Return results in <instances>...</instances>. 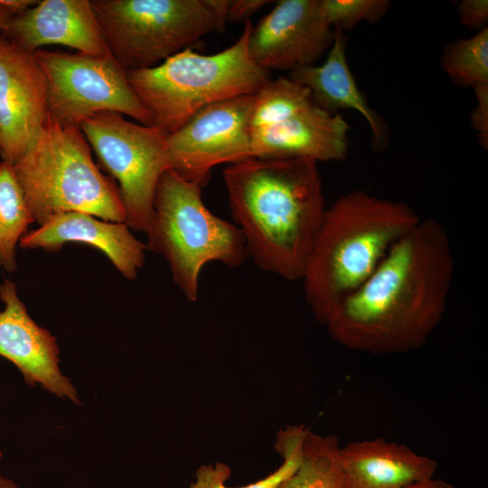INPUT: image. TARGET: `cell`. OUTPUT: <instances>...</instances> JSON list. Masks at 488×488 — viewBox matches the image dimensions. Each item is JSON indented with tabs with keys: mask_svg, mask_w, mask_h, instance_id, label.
<instances>
[{
	"mask_svg": "<svg viewBox=\"0 0 488 488\" xmlns=\"http://www.w3.org/2000/svg\"><path fill=\"white\" fill-rule=\"evenodd\" d=\"M0 355L12 361L31 387L40 385L61 399L80 405L78 391L60 369L56 338L28 314L13 281L0 284Z\"/></svg>",
	"mask_w": 488,
	"mask_h": 488,
	"instance_id": "obj_13",
	"label": "cell"
},
{
	"mask_svg": "<svg viewBox=\"0 0 488 488\" xmlns=\"http://www.w3.org/2000/svg\"><path fill=\"white\" fill-rule=\"evenodd\" d=\"M454 272L446 230L435 220H420L335 307L324 326L349 350L375 355L418 350L442 320Z\"/></svg>",
	"mask_w": 488,
	"mask_h": 488,
	"instance_id": "obj_1",
	"label": "cell"
},
{
	"mask_svg": "<svg viewBox=\"0 0 488 488\" xmlns=\"http://www.w3.org/2000/svg\"><path fill=\"white\" fill-rule=\"evenodd\" d=\"M350 127L340 113L314 104L277 125L252 131L253 158L342 161Z\"/></svg>",
	"mask_w": 488,
	"mask_h": 488,
	"instance_id": "obj_16",
	"label": "cell"
},
{
	"mask_svg": "<svg viewBox=\"0 0 488 488\" xmlns=\"http://www.w3.org/2000/svg\"><path fill=\"white\" fill-rule=\"evenodd\" d=\"M49 115L44 75L33 53L0 35V154L14 164Z\"/></svg>",
	"mask_w": 488,
	"mask_h": 488,
	"instance_id": "obj_12",
	"label": "cell"
},
{
	"mask_svg": "<svg viewBox=\"0 0 488 488\" xmlns=\"http://www.w3.org/2000/svg\"><path fill=\"white\" fill-rule=\"evenodd\" d=\"M33 54L44 75L49 114L60 123L80 127L98 113L113 112L154 126L127 70L110 53L93 56L42 48Z\"/></svg>",
	"mask_w": 488,
	"mask_h": 488,
	"instance_id": "obj_9",
	"label": "cell"
},
{
	"mask_svg": "<svg viewBox=\"0 0 488 488\" xmlns=\"http://www.w3.org/2000/svg\"><path fill=\"white\" fill-rule=\"evenodd\" d=\"M307 428L304 425H293L281 429L277 436L275 449L283 458L282 465L266 477L236 488H277L297 468ZM230 474L231 469L225 463L202 465L196 471L195 481L188 488H232L226 485Z\"/></svg>",
	"mask_w": 488,
	"mask_h": 488,
	"instance_id": "obj_20",
	"label": "cell"
},
{
	"mask_svg": "<svg viewBox=\"0 0 488 488\" xmlns=\"http://www.w3.org/2000/svg\"><path fill=\"white\" fill-rule=\"evenodd\" d=\"M390 6L387 0H321L326 22L340 30L350 29L362 21L375 23Z\"/></svg>",
	"mask_w": 488,
	"mask_h": 488,
	"instance_id": "obj_24",
	"label": "cell"
},
{
	"mask_svg": "<svg viewBox=\"0 0 488 488\" xmlns=\"http://www.w3.org/2000/svg\"><path fill=\"white\" fill-rule=\"evenodd\" d=\"M346 42L343 31L334 28L324 63L297 67L289 71L288 78L308 89L313 103L327 112L357 111L370 127L375 149L383 148L388 142L386 127L357 86L346 57Z\"/></svg>",
	"mask_w": 488,
	"mask_h": 488,
	"instance_id": "obj_18",
	"label": "cell"
},
{
	"mask_svg": "<svg viewBox=\"0 0 488 488\" xmlns=\"http://www.w3.org/2000/svg\"><path fill=\"white\" fill-rule=\"evenodd\" d=\"M335 436H321L308 427L296 471L277 488H349Z\"/></svg>",
	"mask_w": 488,
	"mask_h": 488,
	"instance_id": "obj_19",
	"label": "cell"
},
{
	"mask_svg": "<svg viewBox=\"0 0 488 488\" xmlns=\"http://www.w3.org/2000/svg\"><path fill=\"white\" fill-rule=\"evenodd\" d=\"M308 89L281 77L269 80L256 94L251 114V131L277 125L313 105Z\"/></svg>",
	"mask_w": 488,
	"mask_h": 488,
	"instance_id": "obj_22",
	"label": "cell"
},
{
	"mask_svg": "<svg viewBox=\"0 0 488 488\" xmlns=\"http://www.w3.org/2000/svg\"><path fill=\"white\" fill-rule=\"evenodd\" d=\"M420 220L407 203L363 190L349 192L326 207L301 278L316 320L324 325Z\"/></svg>",
	"mask_w": 488,
	"mask_h": 488,
	"instance_id": "obj_3",
	"label": "cell"
},
{
	"mask_svg": "<svg viewBox=\"0 0 488 488\" xmlns=\"http://www.w3.org/2000/svg\"><path fill=\"white\" fill-rule=\"evenodd\" d=\"M225 22L247 23L249 19L266 4L265 0H223Z\"/></svg>",
	"mask_w": 488,
	"mask_h": 488,
	"instance_id": "obj_27",
	"label": "cell"
},
{
	"mask_svg": "<svg viewBox=\"0 0 488 488\" xmlns=\"http://www.w3.org/2000/svg\"><path fill=\"white\" fill-rule=\"evenodd\" d=\"M402 488H455L452 483L435 477Z\"/></svg>",
	"mask_w": 488,
	"mask_h": 488,
	"instance_id": "obj_29",
	"label": "cell"
},
{
	"mask_svg": "<svg viewBox=\"0 0 488 488\" xmlns=\"http://www.w3.org/2000/svg\"><path fill=\"white\" fill-rule=\"evenodd\" d=\"M72 242L97 248L128 280L136 278L147 250L126 223L108 221L79 211L52 216L37 229L27 231L19 246L23 249L57 251Z\"/></svg>",
	"mask_w": 488,
	"mask_h": 488,
	"instance_id": "obj_15",
	"label": "cell"
},
{
	"mask_svg": "<svg viewBox=\"0 0 488 488\" xmlns=\"http://www.w3.org/2000/svg\"><path fill=\"white\" fill-rule=\"evenodd\" d=\"M255 94L208 105L167 135L170 169L202 187L213 167L253 158L250 120Z\"/></svg>",
	"mask_w": 488,
	"mask_h": 488,
	"instance_id": "obj_10",
	"label": "cell"
},
{
	"mask_svg": "<svg viewBox=\"0 0 488 488\" xmlns=\"http://www.w3.org/2000/svg\"><path fill=\"white\" fill-rule=\"evenodd\" d=\"M2 35L32 53L51 44L93 56L110 53L89 0L39 1L14 16Z\"/></svg>",
	"mask_w": 488,
	"mask_h": 488,
	"instance_id": "obj_14",
	"label": "cell"
},
{
	"mask_svg": "<svg viewBox=\"0 0 488 488\" xmlns=\"http://www.w3.org/2000/svg\"><path fill=\"white\" fill-rule=\"evenodd\" d=\"M34 222L79 211L126 223L118 187L96 164L80 127L50 114L29 150L14 164Z\"/></svg>",
	"mask_w": 488,
	"mask_h": 488,
	"instance_id": "obj_4",
	"label": "cell"
},
{
	"mask_svg": "<svg viewBox=\"0 0 488 488\" xmlns=\"http://www.w3.org/2000/svg\"><path fill=\"white\" fill-rule=\"evenodd\" d=\"M38 2V0H0V5L16 16L34 6Z\"/></svg>",
	"mask_w": 488,
	"mask_h": 488,
	"instance_id": "obj_28",
	"label": "cell"
},
{
	"mask_svg": "<svg viewBox=\"0 0 488 488\" xmlns=\"http://www.w3.org/2000/svg\"><path fill=\"white\" fill-rule=\"evenodd\" d=\"M1 161H2V160H1V154H0V162H1Z\"/></svg>",
	"mask_w": 488,
	"mask_h": 488,
	"instance_id": "obj_33",
	"label": "cell"
},
{
	"mask_svg": "<svg viewBox=\"0 0 488 488\" xmlns=\"http://www.w3.org/2000/svg\"><path fill=\"white\" fill-rule=\"evenodd\" d=\"M441 66L459 86L488 83V27L467 39L450 42L444 50Z\"/></svg>",
	"mask_w": 488,
	"mask_h": 488,
	"instance_id": "obj_23",
	"label": "cell"
},
{
	"mask_svg": "<svg viewBox=\"0 0 488 488\" xmlns=\"http://www.w3.org/2000/svg\"><path fill=\"white\" fill-rule=\"evenodd\" d=\"M456 9L461 23L468 28L480 31L487 27V0H463L457 5Z\"/></svg>",
	"mask_w": 488,
	"mask_h": 488,
	"instance_id": "obj_26",
	"label": "cell"
},
{
	"mask_svg": "<svg viewBox=\"0 0 488 488\" xmlns=\"http://www.w3.org/2000/svg\"><path fill=\"white\" fill-rule=\"evenodd\" d=\"M333 35L321 0H280L251 27L248 52L267 71H291L314 65L331 46Z\"/></svg>",
	"mask_w": 488,
	"mask_h": 488,
	"instance_id": "obj_11",
	"label": "cell"
},
{
	"mask_svg": "<svg viewBox=\"0 0 488 488\" xmlns=\"http://www.w3.org/2000/svg\"><path fill=\"white\" fill-rule=\"evenodd\" d=\"M108 49L126 70L156 66L225 25L210 0H90Z\"/></svg>",
	"mask_w": 488,
	"mask_h": 488,
	"instance_id": "obj_7",
	"label": "cell"
},
{
	"mask_svg": "<svg viewBox=\"0 0 488 488\" xmlns=\"http://www.w3.org/2000/svg\"><path fill=\"white\" fill-rule=\"evenodd\" d=\"M251 27L245 23L239 39L220 52L205 55L189 48L156 66L127 70V80L155 127L172 134L202 108L255 94L270 80V72L249 54Z\"/></svg>",
	"mask_w": 488,
	"mask_h": 488,
	"instance_id": "obj_5",
	"label": "cell"
},
{
	"mask_svg": "<svg viewBox=\"0 0 488 488\" xmlns=\"http://www.w3.org/2000/svg\"><path fill=\"white\" fill-rule=\"evenodd\" d=\"M1 456H2V454H1V452H0V458H1Z\"/></svg>",
	"mask_w": 488,
	"mask_h": 488,
	"instance_id": "obj_32",
	"label": "cell"
},
{
	"mask_svg": "<svg viewBox=\"0 0 488 488\" xmlns=\"http://www.w3.org/2000/svg\"><path fill=\"white\" fill-rule=\"evenodd\" d=\"M33 222L13 164L1 161L0 266L7 272L16 270V247Z\"/></svg>",
	"mask_w": 488,
	"mask_h": 488,
	"instance_id": "obj_21",
	"label": "cell"
},
{
	"mask_svg": "<svg viewBox=\"0 0 488 488\" xmlns=\"http://www.w3.org/2000/svg\"><path fill=\"white\" fill-rule=\"evenodd\" d=\"M80 127L91 150L118 183L126 224L131 230L145 233L153 220L159 179L170 169L168 134L113 112L98 113Z\"/></svg>",
	"mask_w": 488,
	"mask_h": 488,
	"instance_id": "obj_8",
	"label": "cell"
},
{
	"mask_svg": "<svg viewBox=\"0 0 488 488\" xmlns=\"http://www.w3.org/2000/svg\"><path fill=\"white\" fill-rule=\"evenodd\" d=\"M349 488H402L435 476L437 463L404 444L378 437L342 446Z\"/></svg>",
	"mask_w": 488,
	"mask_h": 488,
	"instance_id": "obj_17",
	"label": "cell"
},
{
	"mask_svg": "<svg viewBox=\"0 0 488 488\" xmlns=\"http://www.w3.org/2000/svg\"><path fill=\"white\" fill-rule=\"evenodd\" d=\"M476 105L471 113V124L481 145L488 147V83L474 88Z\"/></svg>",
	"mask_w": 488,
	"mask_h": 488,
	"instance_id": "obj_25",
	"label": "cell"
},
{
	"mask_svg": "<svg viewBox=\"0 0 488 488\" xmlns=\"http://www.w3.org/2000/svg\"><path fill=\"white\" fill-rule=\"evenodd\" d=\"M14 15L0 5V33H3L8 26Z\"/></svg>",
	"mask_w": 488,
	"mask_h": 488,
	"instance_id": "obj_30",
	"label": "cell"
},
{
	"mask_svg": "<svg viewBox=\"0 0 488 488\" xmlns=\"http://www.w3.org/2000/svg\"><path fill=\"white\" fill-rule=\"evenodd\" d=\"M0 488H19L10 478L0 474Z\"/></svg>",
	"mask_w": 488,
	"mask_h": 488,
	"instance_id": "obj_31",
	"label": "cell"
},
{
	"mask_svg": "<svg viewBox=\"0 0 488 488\" xmlns=\"http://www.w3.org/2000/svg\"><path fill=\"white\" fill-rule=\"evenodd\" d=\"M145 234L146 249L164 258L174 283L191 302L197 300L200 275L207 263L237 267L249 258L238 226L212 213L202 201V186L172 169L159 179Z\"/></svg>",
	"mask_w": 488,
	"mask_h": 488,
	"instance_id": "obj_6",
	"label": "cell"
},
{
	"mask_svg": "<svg viewBox=\"0 0 488 488\" xmlns=\"http://www.w3.org/2000/svg\"><path fill=\"white\" fill-rule=\"evenodd\" d=\"M317 162L249 158L223 170L231 215L264 271L302 278L325 210Z\"/></svg>",
	"mask_w": 488,
	"mask_h": 488,
	"instance_id": "obj_2",
	"label": "cell"
}]
</instances>
